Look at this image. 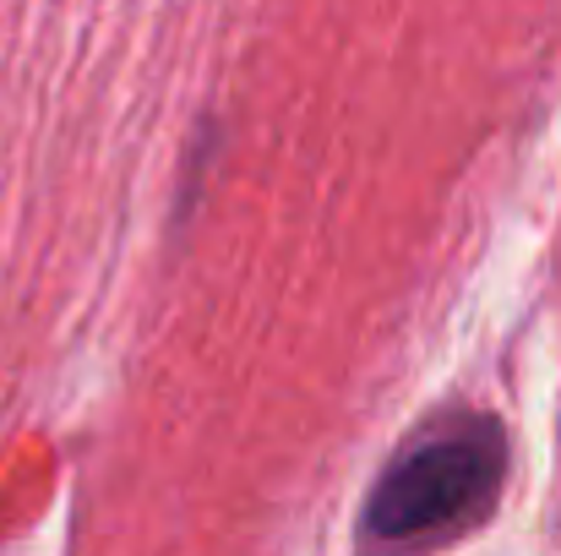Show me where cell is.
I'll return each instance as SVG.
<instances>
[{
  "label": "cell",
  "mask_w": 561,
  "mask_h": 556,
  "mask_svg": "<svg viewBox=\"0 0 561 556\" xmlns=\"http://www.w3.org/2000/svg\"><path fill=\"white\" fill-rule=\"evenodd\" d=\"M507 442L491 420H447L398 447L360 513V546L381 556L414 552L485 519L502 497Z\"/></svg>",
  "instance_id": "obj_1"
}]
</instances>
